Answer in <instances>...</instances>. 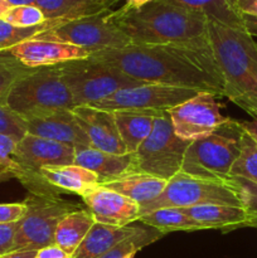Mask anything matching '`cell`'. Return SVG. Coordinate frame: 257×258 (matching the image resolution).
Returning a JSON list of instances; mask_svg holds the SVG:
<instances>
[{"label":"cell","instance_id":"6da1fadb","mask_svg":"<svg viewBox=\"0 0 257 258\" xmlns=\"http://www.w3.org/2000/svg\"><path fill=\"white\" fill-rule=\"evenodd\" d=\"M91 57L143 83L224 96V81L208 37L188 43L130 44Z\"/></svg>","mask_w":257,"mask_h":258},{"label":"cell","instance_id":"7a4b0ae2","mask_svg":"<svg viewBox=\"0 0 257 258\" xmlns=\"http://www.w3.org/2000/svg\"><path fill=\"white\" fill-rule=\"evenodd\" d=\"M112 20L131 44L188 43L208 37V19L202 13L163 0L135 10H112Z\"/></svg>","mask_w":257,"mask_h":258},{"label":"cell","instance_id":"3957f363","mask_svg":"<svg viewBox=\"0 0 257 258\" xmlns=\"http://www.w3.org/2000/svg\"><path fill=\"white\" fill-rule=\"evenodd\" d=\"M208 39L224 81V96L257 118V43L246 29L208 20Z\"/></svg>","mask_w":257,"mask_h":258},{"label":"cell","instance_id":"277c9868","mask_svg":"<svg viewBox=\"0 0 257 258\" xmlns=\"http://www.w3.org/2000/svg\"><path fill=\"white\" fill-rule=\"evenodd\" d=\"M242 134L241 122L228 117L216 131L191 141L180 171L196 178L226 181L241 154Z\"/></svg>","mask_w":257,"mask_h":258},{"label":"cell","instance_id":"5b68a950","mask_svg":"<svg viewBox=\"0 0 257 258\" xmlns=\"http://www.w3.org/2000/svg\"><path fill=\"white\" fill-rule=\"evenodd\" d=\"M7 105L25 120L76 107L58 66L34 68L13 86Z\"/></svg>","mask_w":257,"mask_h":258},{"label":"cell","instance_id":"8992f818","mask_svg":"<svg viewBox=\"0 0 257 258\" xmlns=\"http://www.w3.org/2000/svg\"><path fill=\"white\" fill-rule=\"evenodd\" d=\"M24 203L27 211L18 222L13 251H39L54 244L59 222L71 212L82 208L77 203L63 201L58 194L29 193Z\"/></svg>","mask_w":257,"mask_h":258},{"label":"cell","instance_id":"52a82bcc","mask_svg":"<svg viewBox=\"0 0 257 258\" xmlns=\"http://www.w3.org/2000/svg\"><path fill=\"white\" fill-rule=\"evenodd\" d=\"M76 106H91L126 87L144 85L92 57L57 64Z\"/></svg>","mask_w":257,"mask_h":258},{"label":"cell","instance_id":"ba28073f","mask_svg":"<svg viewBox=\"0 0 257 258\" xmlns=\"http://www.w3.org/2000/svg\"><path fill=\"white\" fill-rule=\"evenodd\" d=\"M208 204L243 207L238 191L228 179L226 181L208 180L180 171L168 180L158 198L141 207V216L160 208H189Z\"/></svg>","mask_w":257,"mask_h":258},{"label":"cell","instance_id":"9c48e42d","mask_svg":"<svg viewBox=\"0 0 257 258\" xmlns=\"http://www.w3.org/2000/svg\"><path fill=\"white\" fill-rule=\"evenodd\" d=\"M190 143L174 133L169 112L161 111L155 118L150 135L134 153L136 173L170 180L180 173L184 155Z\"/></svg>","mask_w":257,"mask_h":258},{"label":"cell","instance_id":"30bf717a","mask_svg":"<svg viewBox=\"0 0 257 258\" xmlns=\"http://www.w3.org/2000/svg\"><path fill=\"white\" fill-rule=\"evenodd\" d=\"M37 37L76 45L91 54L121 49L131 44L127 35L112 20V10L80 19L66 20Z\"/></svg>","mask_w":257,"mask_h":258},{"label":"cell","instance_id":"8fae6325","mask_svg":"<svg viewBox=\"0 0 257 258\" xmlns=\"http://www.w3.org/2000/svg\"><path fill=\"white\" fill-rule=\"evenodd\" d=\"M14 159L22 169L18 181L32 194H59L40 175L45 166L72 165L75 161V148L48 139L27 134L17 144Z\"/></svg>","mask_w":257,"mask_h":258},{"label":"cell","instance_id":"7c38bea8","mask_svg":"<svg viewBox=\"0 0 257 258\" xmlns=\"http://www.w3.org/2000/svg\"><path fill=\"white\" fill-rule=\"evenodd\" d=\"M197 93H199L198 91L188 90V88L144 83V85L135 86V87L122 88L91 106L107 111H169L180 103L190 100Z\"/></svg>","mask_w":257,"mask_h":258},{"label":"cell","instance_id":"4fadbf2b","mask_svg":"<svg viewBox=\"0 0 257 258\" xmlns=\"http://www.w3.org/2000/svg\"><path fill=\"white\" fill-rule=\"evenodd\" d=\"M212 93L199 92L190 100L169 110L174 133L183 140L193 141L216 131L228 117Z\"/></svg>","mask_w":257,"mask_h":258},{"label":"cell","instance_id":"5bb4252c","mask_svg":"<svg viewBox=\"0 0 257 258\" xmlns=\"http://www.w3.org/2000/svg\"><path fill=\"white\" fill-rule=\"evenodd\" d=\"M82 201L97 223L126 227L141 217V207L136 202L105 186L93 188L82 197Z\"/></svg>","mask_w":257,"mask_h":258},{"label":"cell","instance_id":"9a60e30c","mask_svg":"<svg viewBox=\"0 0 257 258\" xmlns=\"http://www.w3.org/2000/svg\"><path fill=\"white\" fill-rule=\"evenodd\" d=\"M72 112L87 135L91 148L116 155L127 154L112 111L92 106H76Z\"/></svg>","mask_w":257,"mask_h":258},{"label":"cell","instance_id":"2e32d148","mask_svg":"<svg viewBox=\"0 0 257 258\" xmlns=\"http://www.w3.org/2000/svg\"><path fill=\"white\" fill-rule=\"evenodd\" d=\"M7 52L30 68L50 67L92 55L90 52L76 45L38 37L25 40Z\"/></svg>","mask_w":257,"mask_h":258},{"label":"cell","instance_id":"e0dca14e","mask_svg":"<svg viewBox=\"0 0 257 258\" xmlns=\"http://www.w3.org/2000/svg\"><path fill=\"white\" fill-rule=\"evenodd\" d=\"M28 121V134L66 144L75 149L91 148L83 128L76 120L72 110H60L50 115Z\"/></svg>","mask_w":257,"mask_h":258},{"label":"cell","instance_id":"ac0fdd59","mask_svg":"<svg viewBox=\"0 0 257 258\" xmlns=\"http://www.w3.org/2000/svg\"><path fill=\"white\" fill-rule=\"evenodd\" d=\"M73 164L96 174L100 179V185L136 173L135 155L130 153L116 155L93 148H80L75 149Z\"/></svg>","mask_w":257,"mask_h":258},{"label":"cell","instance_id":"d6986e66","mask_svg":"<svg viewBox=\"0 0 257 258\" xmlns=\"http://www.w3.org/2000/svg\"><path fill=\"white\" fill-rule=\"evenodd\" d=\"M179 209L196 223L201 224L204 229H221L228 232L237 228L253 227V219L243 207L208 204Z\"/></svg>","mask_w":257,"mask_h":258},{"label":"cell","instance_id":"ffe728a7","mask_svg":"<svg viewBox=\"0 0 257 258\" xmlns=\"http://www.w3.org/2000/svg\"><path fill=\"white\" fill-rule=\"evenodd\" d=\"M40 175L58 193H73L81 198L100 185V179L96 174L75 164L65 166H45L40 170Z\"/></svg>","mask_w":257,"mask_h":258},{"label":"cell","instance_id":"44dd1931","mask_svg":"<svg viewBox=\"0 0 257 258\" xmlns=\"http://www.w3.org/2000/svg\"><path fill=\"white\" fill-rule=\"evenodd\" d=\"M140 227H113L95 222L72 258H98L123 239L135 234Z\"/></svg>","mask_w":257,"mask_h":258},{"label":"cell","instance_id":"7402d4cb","mask_svg":"<svg viewBox=\"0 0 257 258\" xmlns=\"http://www.w3.org/2000/svg\"><path fill=\"white\" fill-rule=\"evenodd\" d=\"M112 112L126 150L134 154L150 135L155 118L161 111L117 110Z\"/></svg>","mask_w":257,"mask_h":258},{"label":"cell","instance_id":"603a6c76","mask_svg":"<svg viewBox=\"0 0 257 258\" xmlns=\"http://www.w3.org/2000/svg\"><path fill=\"white\" fill-rule=\"evenodd\" d=\"M166 184H168V180L149 175V174L133 173L116 180L101 184V186L116 191L136 202L140 207H144L158 198L165 189Z\"/></svg>","mask_w":257,"mask_h":258},{"label":"cell","instance_id":"cb8c5ba5","mask_svg":"<svg viewBox=\"0 0 257 258\" xmlns=\"http://www.w3.org/2000/svg\"><path fill=\"white\" fill-rule=\"evenodd\" d=\"M120 0H35L48 20H73L111 10Z\"/></svg>","mask_w":257,"mask_h":258},{"label":"cell","instance_id":"d4e9b609","mask_svg":"<svg viewBox=\"0 0 257 258\" xmlns=\"http://www.w3.org/2000/svg\"><path fill=\"white\" fill-rule=\"evenodd\" d=\"M163 2L202 13L209 22L218 23L234 29H246L243 17L236 8L234 0H163Z\"/></svg>","mask_w":257,"mask_h":258},{"label":"cell","instance_id":"484cf974","mask_svg":"<svg viewBox=\"0 0 257 258\" xmlns=\"http://www.w3.org/2000/svg\"><path fill=\"white\" fill-rule=\"evenodd\" d=\"M93 224L95 219L88 209L81 208L71 212L59 222L55 229L54 244L73 256Z\"/></svg>","mask_w":257,"mask_h":258},{"label":"cell","instance_id":"4316f807","mask_svg":"<svg viewBox=\"0 0 257 258\" xmlns=\"http://www.w3.org/2000/svg\"><path fill=\"white\" fill-rule=\"evenodd\" d=\"M139 221L149 227L161 231L163 233L168 232H196L204 231L201 224L196 223L193 219L183 213L179 208H160L143 214Z\"/></svg>","mask_w":257,"mask_h":258},{"label":"cell","instance_id":"83f0119b","mask_svg":"<svg viewBox=\"0 0 257 258\" xmlns=\"http://www.w3.org/2000/svg\"><path fill=\"white\" fill-rule=\"evenodd\" d=\"M62 22H66V20H47V22L40 25L22 28L15 27V25L9 24L5 20L0 19V52L12 49L15 45L20 44V43L25 42L28 39L35 38L40 33L45 32V30L57 27Z\"/></svg>","mask_w":257,"mask_h":258},{"label":"cell","instance_id":"f1b7e54d","mask_svg":"<svg viewBox=\"0 0 257 258\" xmlns=\"http://www.w3.org/2000/svg\"><path fill=\"white\" fill-rule=\"evenodd\" d=\"M33 71L34 68L23 64L7 50L0 52V105H7L13 86Z\"/></svg>","mask_w":257,"mask_h":258},{"label":"cell","instance_id":"f546056e","mask_svg":"<svg viewBox=\"0 0 257 258\" xmlns=\"http://www.w3.org/2000/svg\"><path fill=\"white\" fill-rule=\"evenodd\" d=\"M164 236H165V233L153 228V227L148 226V228H141L140 227V229L135 234L121 241L120 243L116 244L110 251H107L98 258H128L133 254H136V252L140 251L141 248L154 243Z\"/></svg>","mask_w":257,"mask_h":258},{"label":"cell","instance_id":"4dcf8cb0","mask_svg":"<svg viewBox=\"0 0 257 258\" xmlns=\"http://www.w3.org/2000/svg\"><path fill=\"white\" fill-rule=\"evenodd\" d=\"M231 176H238L257 184V143L244 130L241 139V154L232 168Z\"/></svg>","mask_w":257,"mask_h":258},{"label":"cell","instance_id":"1f68e13d","mask_svg":"<svg viewBox=\"0 0 257 258\" xmlns=\"http://www.w3.org/2000/svg\"><path fill=\"white\" fill-rule=\"evenodd\" d=\"M18 141L9 136L0 135V181L19 179L22 169L14 159Z\"/></svg>","mask_w":257,"mask_h":258},{"label":"cell","instance_id":"d6a6232c","mask_svg":"<svg viewBox=\"0 0 257 258\" xmlns=\"http://www.w3.org/2000/svg\"><path fill=\"white\" fill-rule=\"evenodd\" d=\"M3 20L15 27L29 28L43 24L48 19L37 5H13Z\"/></svg>","mask_w":257,"mask_h":258},{"label":"cell","instance_id":"836d02e7","mask_svg":"<svg viewBox=\"0 0 257 258\" xmlns=\"http://www.w3.org/2000/svg\"><path fill=\"white\" fill-rule=\"evenodd\" d=\"M28 134V121L8 105H0V135L9 136L19 143Z\"/></svg>","mask_w":257,"mask_h":258},{"label":"cell","instance_id":"e575fe53","mask_svg":"<svg viewBox=\"0 0 257 258\" xmlns=\"http://www.w3.org/2000/svg\"><path fill=\"white\" fill-rule=\"evenodd\" d=\"M228 180L238 191L244 209L253 219V228H257V184L238 176H231Z\"/></svg>","mask_w":257,"mask_h":258},{"label":"cell","instance_id":"d590c367","mask_svg":"<svg viewBox=\"0 0 257 258\" xmlns=\"http://www.w3.org/2000/svg\"><path fill=\"white\" fill-rule=\"evenodd\" d=\"M27 206L25 203L0 204V224L15 223L24 217Z\"/></svg>","mask_w":257,"mask_h":258},{"label":"cell","instance_id":"8d00e7d4","mask_svg":"<svg viewBox=\"0 0 257 258\" xmlns=\"http://www.w3.org/2000/svg\"><path fill=\"white\" fill-rule=\"evenodd\" d=\"M17 229L18 222H15V223L0 224V256L13 251Z\"/></svg>","mask_w":257,"mask_h":258},{"label":"cell","instance_id":"74e56055","mask_svg":"<svg viewBox=\"0 0 257 258\" xmlns=\"http://www.w3.org/2000/svg\"><path fill=\"white\" fill-rule=\"evenodd\" d=\"M35 258H72V256L68 254L66 251H63L57 244H52V246L39 249L37 252Z\"/></svg>","mask_w":257,"mask_h":258},{"label":"cell","instance_id":"f35d334b","mask_svg":"<svg viewBox=\"0 0 257 258\" xmlns=\"http://www.w3.org/2000/svg\"><path fill=\"white\" fill-rule=\"evenodd\" d=\"M234 4L242 15L257 18V0H234Z\"/></svg>","mask_w":257,"mask_h":258},{"label":"cell","instance_id":"ab89813d","mask_svg":"<svg viewBox=\"0 0 257 258\" xmlns=\"http://www.w3.org/2000/svg\"><path fill=\"white\" fill-rule=\"evenodd\" d=\"M243 17L244 28H246L247 33L252 37H257V18L251 17V15H242Z\"/></svg>","mask_w":257,"mask_h":258},{"label":"cell","instance_id":"60d3db41","mask_svg":"<svg viewBox=\"0 0 257 258\" xmlns=\"http://www.w3.org/2000/svg\"><path fill=\"white\" fill-rule=\"evenodd\" d=\"M241 125L243 130L257 143V118H253L251 121H243L241 122Z\"/></svg>","mask_w":257,"mask_h":258},{"label":"cell","instance_id":"b9f144b4","mask_svg":"<svg viewBox=\"0 0 257 258\" xmlns=\"http://www.w3.org/2000/svg\"><path fill=\"white\" fill-rule=\"evenodd\" d=\"M38 251H13L5 253L0 258H35Z\"/></svg>","mask_w":257,"mask_h":258},{"label":"cell","instance_id":"7bdbcfd3","mask_svg":"<svg viewBox=\"0 0 257 258\" xmlns=\"http://www.w3.org/2000/svg\"><path fill=\"white\" fill-rule=\"evenodd\" d=\"M151 2H153V0H126L125 5H122V8L127 10L140 9V8L145 7L146 4H149V3Z\"/></svg>","mask_w":257,"mask_h":258},{"label":"cell","instance_id":"ee69618b","mask_svg":"<svg viewBox=\"0 0 257 258\" xmlns=\"http://www.w3.org/2000/svg\"><path fill=\"white\" fill-rule=\"evenodd\" d=\"M13 5L8 0H0V19H4L7 13L12 9Z\"/></svg>","mask_w":257,"mask_h":258},{"label":"cell","instance_id":"f6af8a7d","mask_svg":"<svg viewBox=\"0 0 257 258\" xmlns=\"http://www.w3.org/2000/svg\"><path fill=\"white\" fill-rule=\"evenodd\" d=\"M12 5H34L35 0H8Z\"/></svg>","mask_w":257,"mask_h":258},{"label":"cell","instance_id":"bcb514c9","mask_svg":"<svg viewBox=\"0 0 257 258\" xmlns=\"http://www.w3.org/2000/svg\"><path fill=\"white\" fill-rule=\"evenodd\" d=\"M134 257H135V254H133V256H130L128 258H134Z\"/></svg>","mask_w":257,"mask_h":258}]
</instances>
